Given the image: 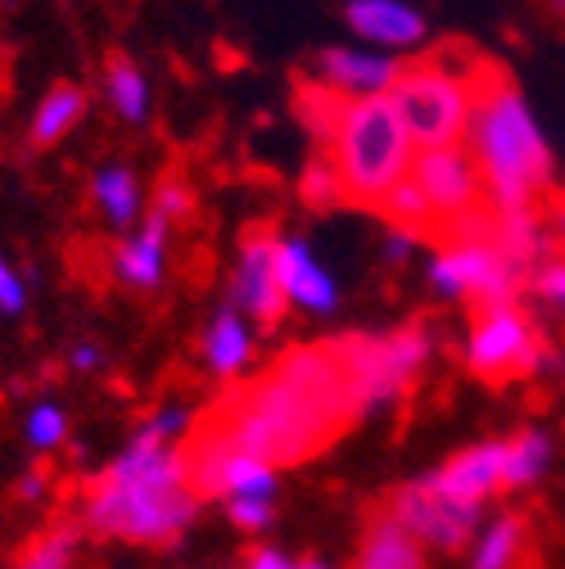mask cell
Returning a JSON list of instances; mask_svg holds the SVG:
<instances>
[{
	"instance_id": "1",
	"label": "cell",
	"mask_w": 565,
	"mask_h": 569,
	"mask_svg": "<svg viewBox=\"0 0 565 569\" xmlns=\"http://www.w3.org/2000/svg\"><path fill=\"white\" fill-rule=\"evenodd\" d=\"M358 416L363 407L344 348L339 339H321L276 358L267 376H258L249 389L214 407L208 425H199L190 439L258 452L276 466H299L317 457L326 443H335Z\"/></svg>"
},
{
	"instance_id": "2",
	"label": "cell",
	"mask_w": 565,
	"mask_h": 569,
	"mask_svg": "<svg viewBox=\"0 0 565 569\" xmlns=\"http://www.w3.org/2000/svg\"><path fill=\"white\" fill-rule=\"evenodd\" d=\"M199 502L204 497L190 483L186 448L140 425L127 448L87 488L82 525L96 538H118L131 547H168L195 525Z\"/></svg>"
},
{
	"instance_id": "3",
	"label": "cell",
	"mask_w": 565,
	"mask_h": 569,
	"mask_svg": "<svg viewBox=\"0 0 565 569\" xmlns=\"http://www.w3.org/2000/svg\"><path fill=\"white\" fill-rule=\"evenodd\" d=\"M462 146L470 150L493 212H538L552 190V146L525 100V91L503 73L484 68L475 87V113Z\"/></svg>"
},
{
	"instance_id": "4",
	"label": "cell",
	"mask_w": 565,
	"mask_h": 569,
	"mask_svg": "<svg viewBox=\"0 0 565 569\" xmlns=\"http://www.w3.org/2000/svg\"><path fill=\"white\" fill-rule=\"evenodd\" d=\"M416 140L389 96L344 100L326 131V163L339 181V194L358 208H376L412 177Z\"/></svg>"
},
{
	"instance_id": "5",
	"label": "cell",
	"mask_w": 565,
	"mask_h": 569,
	"mask_svg": "<svg viewBox=\"0 0 565 569\" xmlns=\"http://www.w3.org/2000/svg\"><path fill=\"white\" fill-rule=\"evenodd\" d=\"M484 68H457L448 59H416L403 68L398 87L389 100L398 104L416 150H444L462 146L470 113H475V87H479Z\"/></svg>"
},
{
	"instance_id": "6",
	"label": "cell",
	"mask_w": 565,
	"mask_h": 569,
	"mask_svg": "<svg viewBox=\"0 0 565 569\" xmlns=\"http://www.w3.org/2000/svg\"><path fill=\"white\" fill-rule=\"evenodd\" d=\"M344 362L353 371V389H358L363 416H380L398 407V398L416 385V376L430 362V330L426 326H398V330H348L339 335Z\"/></svg>"
},
{
	"instance_id": "7",
	"label": "cell",
	"mask_w": 565,
	"mask_h": 569,
	"mask_svg": "<svg viewBox=\"0 0 565 569\" xmlns=\"http://www.w3.org/2000/svg\"><path fill=\"white\" fill-rule=\"evenodd\" d=\"M426 284L448 303L493 308V303H516L529 290V271L493 240V231H484V236L444 240V249L430 253L426 262Z\"/></svg>"
},
{
	"instance_id": "8",
	"label": "cell",
	"mask_w": 565,
	"mask_h": 569,
	"mask_svg": "<svg viewBox=\"0 0 565 569\" xmlns=\"http://www.w3.org/2000/svg\"><path fill=\"white\" fill-rule=\"evenodd\" d=\"M462 362L470 376L503 385V380L538 376L547 362V343L521 299L493 303V308H475V321L462 339Z\"/></svg>"
},
{
	"instance_id": "9",
	"label": "cell",
	"mask_w": 565,
	"mask_h": 569,
	"mask_svg": "<svg viewBox=\"0 0 565 569\" xmlns=\"http://www.w3.org/2000/svg\"><path fill=\"white\" fill-rule=\"evenodd\" d=\"M412 186L420 190V199H426L439 240L457 236L466 222H475L479 212L488 208L484 177H479V168H475L466 146L420 150L416 163H412Z\"/></svg>"
},
{
	"instance_id": "10",
	"label": "cell",
	"mask_w": 565,
	"mask_h": 569,
	"mask_svg": "<svg viewBox=\"0 0 565 569\" xmlns=\"http://www.w3.org/2000/svg\"><path fill=\"white\" fill-rule=\"evenodd\" d=\"M389 516L412 533L420 538L430 551H466L484 525V507H470V502H457V497L439 492L426 475L403 483L394 497H389Z\"/></svg>"
},
{
	"instance_id": "11",
	"label": "cell",
	"mask_w": 565,
	"mask_h": 569,
	"mask_svg": "<svg viewBox=\"0 0 565 569\" xmlns=\"http://www.w3.org/2000/svg\"><path fill=\"white\" fill-rule=\"evenodd\" d=\"M276 231H249L240 240V258L231 271V303L254 317L258 330H271L286 317V290H280V276H276Z\"/></svg>"
},
{
	"instance_id": "12",
	"label": "cell",
	"mask_w": 565,
	"mask_h": 569,
	"mask_svg": "<svg viewBox=\"0 0 565 569\" xmlns=\"http://www.w3.org/2000/svg\"><path fill=\"white\" fill-rule=\"evenodd\" d=\"M439 492L470 507H488L498 492H512V439H479L453 452L439 470L426 475Z\"/></svg>"
},
{
	"instance_id": "13",
	"label": "cell",
	"mask_w": 565,
	"mask_h": 569,
	"mask_svg": "<svg viewBox=\"0 0 565 569\" xmlns=\"http://www.w3.org/2000/svg\"><path fill=\"white\" fill-rule=\"evenodd\" d=\"M398 54L376 50V46H326L317 54V82L330 87L344 100H371V96H389L403 78Z\"/></svg>"
},
{
	"instance_id": "14",
	"label": "cell",
	"mask_w": 565,
	"mask_h": 569,
	"mask_svg": "<svg viewBox=\"0 0 565 569\" xmlns=\"http://www.w3.org/2000/svg\"><path fill=\"white\" fill-rule=\"evenodd\" d=\"M344 23L363 46L407 54L430 41V19L412 0H344Z\"/></svg>"
},
{
	"instance_id": "15",
	"label": "cell",
	"mask_w": 565,
	"mask_h": 569,
	"mask_svg": "<svg viewBox=\"0 0 565 569\" xmlns=\"http://www.w3.org/2000/svg\"><path fill=\"white\" fill-rule=\"evenodd\" d=\"M276 276L286 303L308 317H335L339 312V280L335 271L313 253L304 236H280L276 240Z\"/></svg>"
},
{
	"instance_id": "16",
	"label": "cell",
	"mask_w": 565,
	"mask_h": 569,
	"mask_svg": "<svg viewBox=\"0 0 565 569\" xmlns=\"http://www.w3.org/2000/svg\"><path fill=\"white\" fill-rule=\"evenodd\" d=\"M163 271H168V222L146 212V222L113 249V276L122 290L150 295L163 284Z\"/></svg>"
},
{
	"instance_id": "17",
	"label": "cell",
	"mask_w": 565,
	"mask_h": 569,
	"mask_svg": "<svg viewBox=\"0 0 565 569\" xmlns=\"http://www.w3.org/2000/svg\"><path fill=\"white\" fill-rule=\"evenodd\" d=\"M254 352H258V339H254L249 317H245L236 303H222L214 317H208V326H204V335H199V358H204V367L214 371L218 380H231V376H240V371L254 362Z\"/></svg>"
},
{
	"instance_id": "18",
	"label": "cell",
	"mask_w": 565,
	"mask_h": 569,
	"mask_svg": "<svg viewBox=\"0 0 565 569\" xmlns=\"http://www.w3.org/2000/svg\"><path fill=\"white\" fill-rule=\"evenodd\" d=\"M348 569H430V547L412 538L389 511L376 516L353 551V565Z\"/></svg>"
},
{
	"instance_id": "19",
	"label": "cell",
	"mask_w": 565,
	"mask_h": 569,
	"mask_svg": "<svg viewBox=\"0 0 565 569\" xmlns=\"http://www.w3.org/2000/svg\"><path fill=\"white\" fill-rule=\"evenodd\" d=\"M82 118H87V91L82 87H73V82L50 87L37 100L32 118H28V146L32 150H54L63 136H73V127Z\"/></svg>"
},
{
	"instance_id": "20",
	"label": "cell",
	"mask_w": 565,
	"mask_h": 569,
	"mask_svg": "<svg viewBox=\"0 0 565 569\" xmlns=\"http://www.w3.org/2000/svg\"><path fill=\"white\" fill-rule=\"evenodd\" d=\"M91 199L113 231L131 236L140 227V218H146V208H140V181L127 163H100L91 177Z\"/></svg>"
},
{
	"instance_id": "21",
	"label": "cell",
	"mask_w": 565,
	"mask_h": 569,
	"mask_svg": "<svg viewBox=\"0 0 565 569\" xmlns=\"http://www.w3.org/2000/svg\"><path fill=\"white\" fill-rule=\"evenodd\" d=\"M100 87H105L109 109H113L127 127H140V122L150 118V78L140 73V63H136L131 54L113 50V54L105 59V78H100Z\"/></svg>"
},
{
	"instance_id": "22",
	"label": "cell",
	"mask_w": 565,
	"mask_h": 569,
	"mask_svg": "<svg viewBox=\"0 0 565 569\" xmlns=\"http://www.w3.org/2000/svg\"><path fill=\"white\" fill-rule=\"evenodd\" d=\"M521 556H525V520L507 511L479 525L475 542L466 547V569H516Z\"/></svg>"
},
{
	"instance_id": "23",
	"label": "cell",
	"mask_w": 565,
	"mask_h": 569,
	"mask_svg": "<svg viewBox=\"0 0 565 569\" xmlns=\"http://www.w3.org/2000/svg\"><path fill=\"white\" fill-rule=\"evenodd\" d=\"M556 461V443L547 430H521L512 435V492L534 488Z\"/></svg>"
},
{
	"instance_id": "24",
	"label": "cell",
	"mask_w": 565,
	"mask_h": 569,
	"mask_svg": "<svg viewBox=\"0 0 565 569\" xmlns=\"http://www.w3.org/2000/svg\"><path fill=\"white\" fill-rule=\"evenodd\" d=\"M78 542H82L78 525H54V529H46L41 538L28 542V551L19 556V569H73Z\"/></svg>"
},
{
	"instance_id": "25",
	"label": "cell",
	"mask_w": 565,
	"mask_h": 569,
	"mask_svg": "<svg viewBox=\"0 0 565 569\" xmlns=\"http://www.w3.org/2000/svg\"><path fill=\"white\" fill-rule=\"evenodd\" d=\"M23 439L32 452H59L68 443V411L59 398H37L23 416Z\"/></svg>"
},
{
	"instance_id": "26",
	"label": "cell",
	"mask_w": 565,
	"mask_h": 569,
	"mask_svg": "<svg viewBox=\"0 0 565 569\" xmlns=\"http://www.w3.org/2000/svg\"><path fill=\"white\" fill-rule=\"evenodd\" d=\"M543 312L565 321V258H543L529 276V290H525Z\"/></svg>"
},
{
	"instance_id": "27",
	"label": "cell",
	"mask_w": 565,
	"mask_h": 569,
	"mask_svg": "<svg viewBox=\"0 0 565 569\" xmlns=\"http://www.w3.org/2000/svg\"><path fill=\"white\" fill-rule=\"evenodd\" d=\"M222 507H227V520L240 533H262L271 525V516H276L267 497H231V502H222Z\"/></svg>"
},
{
	"instance_id": "28",
	"label": "cell",
	"mask_w": 565,
	"mask_h": 569,
	"mask_svg": "<svg viewBox=\"0 0 565 569\" xmlns=\"http://www.w3.org/2000/svg\"><path fill=\"white\" fill-rule=\"evenodd\" d=\"M23 312H28V280L0 253V317H23Z\"/></svg>"
},
{
	"instance_id": "29",
	"label": "cell",
	"mask_w": 565,
	"mask_h": 569,
	"mask_svg": "<svg viewBox=\"0 0 565 569\" xmlns=\"http://www.w3.org/2000/svg\"><path fill=\"white\" fill-rule=\"evenodd\" d=\"M150 212L172 227L177 218H186V212H190V190H186L181 181H172V177H168V181L159 186V194H155V208H150Z\"/></svg>"
},
{
	"instance_id": "30",
	"label": "cell",
	"mask_w": 565,
	"mask_h": 569,
	"mask_svg": "<svg viewBox=\"0 0 565 569\" xmlns=\"http://www.w3.org/2000/svg\"><path fill=\"white\" fill-rule=\"evenodd\" d=\"M68 367H73L78 376H96V371L105 367V348H100V343H91V339L73 343V348H68Z\"/></svg>"
},
{
	"instance_id": "31",
	"label": "cell",
	"mask_w": 565,
	"mask_h": 569,
	"mask_svg": "<svg viewBox=\"0 0 565 569\" xmlns=\"http://www.w3.org/2000/svg\"><path fill=\"white\" fill-rule=\"evenodd\" d=\"M416 244H420V236H412V231H403V227H389V236H385V262H389V267L407 262Z\"/></svg>"
},
{
	"instance_id": "32",
	"label": "cell",
	"mask_w": 565,
	"mask_h": 569,
	"mask_svg": "<svg viewBox=\"0 0 565 569\" xmlns=\"http://www.w3.org/2000/svg\"><path fill=\"white\" fill-rule=\"evenodd\" d=\"M245 569H304V560H295L290 551H280V547H258L245 560Z\"/></svg>"
},
{
	"instance_id": "33",
	"label": "cell",
	"mask_w": 565,
	"mask_h": 569,
	"mask_svg": "<svg viewBox=\"0 0 565 569\" xmlns=\"http://www.w3.org/2000/svg\"><path fill=\"white\" fill-rule=\"evenodd\" d=\"M46 488H50V479H46L41 470H28V475H19V483H14V497H19V502H41V497H46Z\"/></svg>"
},
{
	"instance_id": "34",
	"label": "cell",
	"mask_w": 565,
	"mask_h": 569,
	"mask_svg": "<svg viewBox=\"0 0 565 569\" xmlns=\"http://www.w3.org/2000/svg\"><path fill=\"white\" fill-rule=\"evenodd\" d=\"M552 231H556V244L565 249V199H561V208H556V218H552Z\"/></svg>"
},
{
	"instance_id": "35",
	"label": "cell",
	"mask_w": 565,
	"mask_h": 569,
	"mask_svg": "<svg viewBox=\"0 0 565 569\" xmlns=\"http://www.w3.org/2000/svg\"><path fill=\"white\" fill-rule=\"evenodd\" d=\"M556 6H561V10H565V0H556Z\"/></svg>"
}]
</instances>
